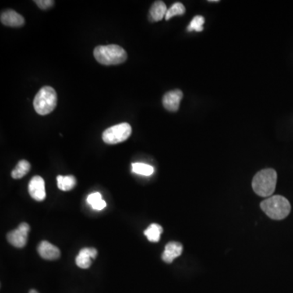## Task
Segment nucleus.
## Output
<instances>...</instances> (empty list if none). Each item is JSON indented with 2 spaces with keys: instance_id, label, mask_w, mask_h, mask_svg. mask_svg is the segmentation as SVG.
<instances>
[{
  "instance_id": "obj_1",
  "label": "nucleus",
  "mask_w": 293,
  "mask_h": 293,
  "mask_svg": "<svg viewBox=\"0 0 293 293\" xmlns=\"http://www.w3.org/2000/svg\"><path fill=\"white\" fill-rule=\"evenodd\" d=\"M94 57L98 62L104 65H120L127 60L125 49L115 44L99 46L94 50Z\"/></svg>"
},
{
  "instance_id": "obj_2",
  "label": "nucleus",
  "mask_w": 293,
  "mask_h": 293,
  "mask_svg": "<svg viewBox=\"0 0 293 293\" xmlns=\"http://www.w3.org/2000/svg\"><path fill=\"white\" fill-rule=\"evenodd\" d=\"M277 184V173L273 169L261 170L252 180V188L257 195L262 197L270 196L274 192Z\"/></svg>"
},
{
  "instance_id": "obj_3",
  "label": "nucleus",
  "mask_w": 293,
  "mask_h": 293,
  "mask_svg": "<svg viewBox=\"0 0 293 293\" xmlns=\"http://www.w3.org/2000/svg\"><path fill=\"white\" fill-rule=\"evenodd\" d=\"M262 211L273 220H282L291 212L289 202L282 195H273L261 203Z\"/></svg>"
},
{
  "instance_id": "obj_4",
  "label": "nucleus",
  "mask_w": 293,
  "mask_h": 293,
  "mask_svg": "<svg viewBox=\"0 0 293 293\" xmlns=\"http://www.w3.org/2000/svg\"><path fill=\"white\" fill-rule=\"evenodd\" d=\"M57 104V95L51 86H43L36 94L33 100V107L39 115L51 114Z\"/></svg>"
},
{
  "instance_id": "obj_5",
  "label": "nucleus",
  "mask_w": 293,
  "mask_h": 293,
  "mask_svg": "<svg viewBox=\"0 0 293 293\" xmlns=\"http://www.w3.org/2000/svg\"><path fill=\"white\" fill-rule=\"evenodd\" d=\"M131 125L123 122L105 130L102 135V139L107 144H117L126 140L131 136Z\"/></svg>"
},
{
  "instance_id": "obj_6",
  "label": "nucleus",
  "mask_w": 293,
  "mask_h": 293,
  "mask_svg": "<svg viewBox=\"0 0 293 293\" xmlns=\"http://www.w3.org/2000/svg\"><path fill=\"white\" fill-rule=\"evenodd\" d=\"M29 230L30 227L29 224L26 223H21L16 230L10 231L7 234L8 242L16 248H24L27 244Z\"/></svg>"
},
{
  "instance_id": "obj_7",
  "label": "nucleus",
  "mask_w": 293,
  "mask_h": 293,
  "mask_svg": "<svg viewBox=\"0 0 293 293\" xmlns=\"http://www.w3.org/2000/svg\"><path fill=\"white\" fill-rule=\"evenodd\" d=\"M29 193L36 202H43L46 198L45 182L40 176H34L28 187Z\"/></svg>"
},
{
  "instance_id": "obj_8",
  "label": "nucleus",
  "mask_w": 293,
  "mask_h": 293,
  "mask_svg": "<svg viewBox=\"0 0 293 293\" xmlns=\"http://www.w3.org/2000/svg\"><path fill=\"white\" fill-rule=\"evenodd\" d=\"M182 96L184 94L182 90H170L163 96V106L168 111L177 112L179 108L180 102L182 100Z\"/></svg>"
},
{
  "instance_id": "obj_9",
  "label": "nucleus",
  "mask_w": 293,
  "mask_h": 293,
  "mask_svg": "<svg viewBox=\"0 0 293 293\" xmlns=\"http://www.w3.org/2000/svg\"><path fill=\"white\" fill-rule=\"evenodd\" d=\"M38 252L40 257L45 260H57L61 257L60 249L48 241H42L38 246Z\"/></svg>"
},
{
  "instance_id": "obj_10",
  "label": "nucleus",
  "mask_w": 293,
  "mask_h": 293,
  "mask_svg": "<svg viewBox=\"0 0 293 293\" xmlns=\"http://www.w3.org/2000/svg\"><path fill=\"white\" fill-rule=\"evenodd\" d=\"M0 20L4 26L10 27H21L25 25V19L23 16L12 9L2 12Z\"/></svg>"
},
{
  "instance_id": "obj_11",
  "label": "nucleus",
  "mask_w": 293,
  "mask_h": 293,
  "mask_svg": "<svg viewBox=\"0 0 293 293\" xmlns=\"http://www.w3.org/2000/svg\"><path fill=\"white\" fill-rule=\"evenodd\" d=\"M97 254L96 248H82L76 258L77 266L82 269H88L91 266V258L95 259L97 257Z\"/></svg>"
},
{
  "instance_id": "obj_12",
  "label": "nucleus",
  "mask_w": 293,
  "mask_h": 293,
  "mask_svg": "<svg viewBox=\"0 0 293 293\" xmlns=\"http://www.w3.org/2000/svg\"><path fill=\"white\" fill-rule=\"evenodd\" d=\"M182 252V245L178 242L168 243L162 253V260L166 263H171L175 258L179 257Z\"/></svg>"
},
{
  "instance_id": "obj_13",
  "label": "nucleus",
  "mask_w": 293,
  "mask_h": 293,
  "mask_svg": "<svg viewBox=\"0 0 293 293\" xmlns=\"http://www.w3.org/2000/svg\"><path fill=\"white\" fill-rule=\"evenodd\" d=\"M167 11L168 9L163 1H156L149 11V19L151 22H160L164 16L166 17Z\"/></svg>"
},
{
  "instance_id": "obj_14",
  "label": "nucleus",
  "mask_w": 293,
  "mask_h": 293,
  "mask_svg": "<svg viewBox=\"0 0 293 293\" xmlns=\"http://www.w3.org/2000/svg\"><path fill=\"white\" fill-rule=\"evenodd\" d=\"M57 180L59 189L64 192H68L74 189L77 184L76 178L72 175H58Z\"/></svg>"
},
{
  "instance_id": "obj_15",
  "label": "nucleus",
  "mask_w": 293,
  "mask_h": 293,
  "mask_svg": "<svg viewBox=\"0 0 293 293\" xmlns=\"http://www.w3.org/2000/svg\"><path fill=\"white\" fill-rule=\"evenodd\" d=\"M163 228L161 226L156 223L151 224L144 231V234L150 242H158L160 235L162 234Z\"/></svg>"
},
{
  "instance_id": "obj_16",
  "label": "nucleus",
  "mask_w": 293,
  "mask_h": 293,
  "mask_svg": "<svg viewBox=\"0 0 293 293\" xmlns=\"http://www.w3.org/2000/svg\"><path fill=\"white\" fill-rule=\"evenodd\" d=\"M30 170V164L26 160H21L12 170V177L14 179H20L29 173Z\"/></svg>"
},
{
  "instance_id": "obj_17",
  "label": "nucleus",
  "mask_w": 293,
  "mask_h": 293,
  "mask_svg": "<svg viewBox=\"0 0 293 293\" xmlns=\"http://www.w3.org/2000/svg\"><path fill=\"white\" fill-rule=\"evenodd\" d=\"M132 172L143 176H150L154 173V168L149 164L143 163H133Z\"/></svg>"
},
{
  "instance_id": "obj_18",
  "label": "nucleus",
  "mask_w": 293,
  "mask_h": 293,
  "mask_svg": "<svg viewBox=\"0 0 293 293\" xmlns=\"http://www.w3.org/2000/svg\"><path fill=\"white\" fill-rule=\"evenodd\" d=\"M185 12L186 8L184 4H181V3H175L169 8L168 11L166 12V20L168 21L170 18L174 17V16H181V15H184Z\"/></svg>"
},
{
  "instance_id": "obj_19",
  "label": "nucleus",
  "mask_w": 293,
  "mask_h": 293,
  "mask_svg": "<svg viewBox=\"0 0 293 293\" xmlns=\"http://www.w3.org/2000/svg\"><path fill=\"white\" fill-rule=\"evenodd\" d=\"M205 23V18L202 16H196L192 19L188 27V31L200 32L203 30V25Z\"/></svg>"
},
{
  "instance_id": "obj_20",
  "label": "nucleus",
  "mask_w": 293,
  "mask_h": 293,
  "mask_svg": "<svg viewBox=\"0 0 293 293\" xmlns=\"http://www.w3.org/2000/svg\"><path fill=\"white\" fill-rule=\"evenodd\" d=\"M102 199V195L100 192H93V193L90 194L88 195L87 199H86V202H87L89 205H96L98 202H100Z\"/></svg>"
},
{
  "instance_id": "obj_21",
  "label": "nucleus",
  "mask_w": 293,
  "mask_h": 293,
  "mask_svg": "<svg viewBox=\"0 0 293 293\" xmlns=\"http://www.w3.org/2000/svg\"><path fill=\"white\" fill-rule=\"evenodd\" d=\"M39 8H41L42 10L48 9V8H51L54 5L55 2L53 0H37V1H34Z\"/></svg>"
},
{
  "instance_id": "obj_22",
  "label": "nucleus",
  "mask_w": 293,
  "mask_h": 293,
  "mask_svg": "<svg viewBox=\"0 0 293 293\" xmlns=\"http://www.w3.org/2000/svg\"><path fill=\"white\" fill-rule=\"evenodd\" d=\"M106 206H107V203L104 202V199H101L100 202H98V203H96V205H93L91 207L96 209V210H102V209H104Z\"/></svg>"
},
{
  "instance_id": "obj_23",
  "label": "nucleus",
  "mask_w": 293,
  "mask_h": 293,
  "mask_svg": "<svg viewBox=\"0 0 293 293\" xmlns=\"http://www.w3.org/2000/svg\"><path fill=\"white\" fill-rule=\"evenodd\" d=\"M29 293H39V292H38V291H36V290L32 289V290H30V291H29Z\"/></svg>"
}]
</instances>
